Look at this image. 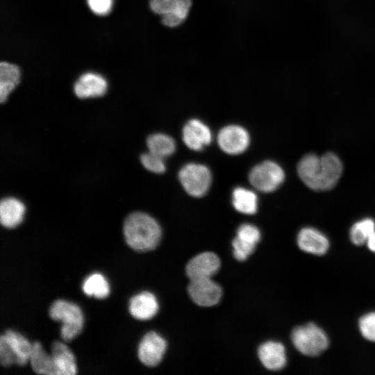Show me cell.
I'll use <instances>...</instances> for the list:
<instances>
[{
	"label": "cell",
	"instance_id": "obj_1",
	"mask_svg": "<svg viewBox=\"0 0 375 375\" xmlns=\"http://www.w3.org/2000/svg\"><path fill=\"white\" fill-rule=\"evenodd\" d=\"M343 170L339 157L331 152L319 156L305 155L297 165V173L303 183L315 191L332 189L339 181Z\"/></svg>",
	"mask_w": 375,
	"mask_h": 375
},
{
	"label": "cell",
	"instance_id": "obj_2",
	"mask_svg": "<svg viewBox=\"0 0 375 375\" xmlns=\"http://www.w3.org/2000/svg\"><path fill=\"white\" fill-rule=\"evenodd\" d=\"M123 232L126 244L139 252L154 249L161 238L159 224L154 218L142 212L131 213L125 219Z\"/></svg>",
	"mask_w": 375,
	"mask_h": 375
},
{
	"label": "cell",
	"instance_id": "obj_3",
	"mask_svg": "<svg viewBox=\"0 0 375 375\" xmlns=\"http://www.w3.org/2000/svg\"><path fill=\"white\" fill-rule=\"evenodd\" d=\"M49 314L52 319L62 323L60 335L63 340L71 341L81 332L83 315L80 307L76 304L57 299L50 306Z\"/></svg>",
	"mask_w": 375,
	"mask_h": 375
},
{
	"label": "cell",
	"instance_id": "obj_4",
	"mask_svg": "<svg viewBox=\"0 0 375 375\" xmlns=\"http://www.w3.org/2000/svg\"><path fill=\"white\" fill-rule=\"evenodd\" d=\"M291 338L295 348L308 356H317L328 346V339L325 332L312 323L295 328Z\"/></svg>",
	"mask_w": 375,
	"mask_h": 375
},
{
	"label": "cell",
	"instance_id": "obj_5",
	"mask_svg": "<svg viewBox=\"0 0 375 375\" xmlns=\"http://www.w3.org/2000/svg\"><path fill=\"white\" fill-rule=\"evenodd\" d=\"M178 178L183 188L190 195L200 197L208 190L212 177L206 166L197 163H188L179 171Z\"/></svg>",
	"mask_w": 375,
	"mask_h": 375
},
{
	"label": "cell",
	"instance_id": "obj_6",
	"mask_svg": "<svg viewBox=\"0 0 375 375\" xmlns=\"http://www.w3.org/2000/svg\"><path fill=\"white\" fill-rule=\"evenodd\" d=\"M249 178L251 184L258 190L271 192L283 183L285 173L278 164L266 160L252 168Z\"/></svg>",
	"mask_w": 375,
	"mask_h": 375
},
{
	"label": "cell",
	"instance_id": "obj_7",
	"mask_svg": "<svg viewBox=\"0 0 375 375\" xmlns=\"http://www.w3.org/2000/svg\"><path fill=\"white\" fill-rule=\"evenodd\" d=\"M192 0H150L151 10L162 16V22L174 27L181 24L187 17Z\"/></svg>",
	"mask_w": 375,
	"mask_h": 375
},
{
	"label": "cell",
	"instance_id": "obj_8",
	"mask_svg": "<svg viewBox=\"0 0 375 375\" xmlns=\"http://www.w3.org/2000/svg\"><path fill=\"white\" fill-rule=\"evenodd\" d=\"M166 349L165 340L157 333L151 331L144 335L139 344L138 358L144 365L155 367L162 360Z\"/></svg>",
	"mask_w": 375,
	"mask_h": 375
},
{
	"label": "cell",
	"instance_id": "obj_9",
	"mask_svg": "<svg viewBox=\"0 0 375 375\" xmlns=\"http://www.w3.org/2000/svg\"><path fill=\"white\" fill-rule=\"evenodd\" d=\"M188 294L197 305L210 307L216 305L222 294L221 287L211 278L191 280Z\"/></svg>",
	"mask_w": 375,
	"mask_h": 375
},
{
	"label": "cell",
	"instance_id": "obj_10",
	"mask_svg": "<svg viewBox=\"0 0 375 375\" xmlns=\"http://www.w3.org/2000/svg\"><path fill=\"white\" fill-rule=\"evenodd\" d=\"M217 141L223 151L235 155L247 149L249 144V135L243 127L229 125L220 130Z\"/></svg>",
	"mask_w": 375,
	"mask_h": 375
},
{
	"label": "cell",
	"instance_id": "obj_11",
	"mask_svg": "<svg viewBox=\"0 0 375 375\" xmlns=\"http://www.w3.org/2000/svg\"><path fill=\"white\" fill-rule=\"evenodd\" d=\"M220 260L212 252H203L192 258L187 264L185 272L191 280L211 278L219 270Z\"/></svg>",
	"mask_w": 375,
	"mask_h": 375
},
{
	"label": "cell",
	"instance_id": "obj_12",
	"mask_svg": "<svg viewBox=\"0 0 375 375\" xmlns=\"http://www.w3.org/2000/svg\"><path fill=\"white\" fill-rule=\"evenodd\" d=\"M107 88V81L104 77L97 73L87 72L75 82L74 92L80 99L94 98L103 96Z\"/></svg>",
	"mask_w": 375,
	"mask_h": 375
},
{
	"label": "cell",
	"instance_id": "obj_13",
	"mask_svg": "<svg viewBox=\"0 0 375 375\" xmlns=\"http://www.w3.org/2000/svg\"><path fill=\"white\" fill-rule=\"evenodd\" d=\"M183 140L192 150L200 151L212 140L210 128L200 120L193 119L187 122L183 129Z\"/></svg>",
	"mask_w": 375,
	"mask_h": 375
},
{
	"label": "cell",
	"instance_id": "obj_14",
	"mask_svg": "<svg viewBox=\"0 0 375 375\" xmlns=\"http://www.w3.org/2000/svg\"><path fill=\"white\" fill-rule=\"evenodd\" d=\"M297 242L300 249L317 256L326 253L329 247L328 238L312 227L302 228L297 235Z\"/></svg>",
	"mask_w": 375,
	"mask_h": 375
},
{
	"label": "cell",
	"instance_id": "obj_15",
	"mask_svg": "<svg viewBox=\"0 0 375 375\" xmlns=\"http://www.w3.org/2000/svg\"><path fill=\"white\" fill-rule=\"evenodd\" d=\"M159 306L156 297L149 292H142L133 296L129 301L131 315L139 320H147L154 317Z\"/></svg>",
	"mask_w": 375,
	"mask_h": 375
},
{
	"label": "cell",
	"instance_id": "obj_16",
	"mask_svg": "<svg viewBox=\"0 0 375 375\" xmlns=\"http://www.w3.org/2000/svg\"><path fill=\"white\" fill-rule=\"evenodd\" d=\"M258 354L262 364L269 370H280L286 364L285 349L279 342L269 341L262 344Z\"/></svg>",
	"mask_w": 375,
	"mask_h": 375
},
{
	"label": "cell",
	"instance_id": "obj_17",
	"mask_svg": "<svg viewBox=\"0 0 375 375\" xmlns=\"http://www.w3.org/2000/svg\"><path fill=\"white\" fill-rule=\"evenodd\" d=\"M51 356L57 375H74L77 372L75 357L63 342L54 341L51 344Z\"/></svg>",
	"mask_w": 375,
	"mask_h": 375
},
{
	"label": "cell",
	"instance_id": "obj_18",
	"mask_svg": "<svg viewBox=\"0 0 375 375\" xmlns=\"http://www.w3.org/2000/svg\"><path fill=\"white\" fill-rule=\"evenodd\" d=\"M25 206L19 199L7 197L1 200L0 203V222L3 226L13 228L23 220Z\"/></svg>",
	"mask_w": 375,
	"mask_h": 375
},
{
	"label": "cell",
	"instance_id": "obj_19",
	"mask_svg": "<svg viewBox=\"0 0 375 375\" xmlns=\"http://www.w3.org/2000/svg\"><path fill=\"white\" fill-rule=\"evenodd\" d=\"M16 360V365L24 366L29 361L32 343L19 333L8 329L3 334Z\"/></svg>",
	"mask_w": 375,
	"mask_h": 375
},
{
	"label": "cell",
	"instance_id": "obj_20",
	"mask_svg": "<svg viewBox=\"0 0 375 375\" xmlns=\"http://www.w3.org/2000/svg\"><path fill=\"white\" fill-rule=\"evenodd\" d=\"M21 72L13 63L3 61L0 63V101H6L10 93L20 81Z\"/></svg>",
	"mask_w": 375,
	"mask_h": 375
},
{
	"label": "cell",
	"instance_id": "obj_21",
	"mask_svg": "<svg viewBox=\"0 0 375 375\" xmlns=\"http://www.w3.org/2000/svg\"><path fill=\"white\" fill-rule=\"evenodd\" d=\"M31 367L38 374L57 375L51 354H48L40 342L32 343V351L29 358Z\"/></svg>",
	"mask_w": 375,
	"mask_h": 375
},
{
	"label": "cell",
	"instance_id": "obj_22",
	"mask_svg": "<svg viewBox=\"0 0 375 375\" xmlns=\"http://www.w3.org/2000/svg\"><path fill=\"white\" fill-rule=\"evenodd\" d=\"M232 199L233 205L238 212L247 215H252L256 212L258 199L253 192L238 187L233 190Z\"/></svg>",
	"mask_w": 375,
	"mask_h": 375
},
{
	"label": "cell",
	"instance_id": "obj_23",
	"mask_svg": "<svg viewBox=\"0 0 375 375\" xmlns=\"http://www.w3.org/2000/svg\"><path fill=\"white\" fill-rule=\"evenodd\" d=\"M149 151L162 158L172 155L176 149L174 140L169 135L162 133H155L147 139Z\"/></svg>",
	"mask_w": 375,
	"mask_h": 375
},
{
	"label": "cell",
	"instance_id": "obj_24",
	"mask_svg": "<svg viewBox=\"0 0 375 375\" xmlns=\"http://www.w3.org/2000/svg\"><path fill=\"white\" fill-rule=\"evenodd\" d=\"M82 288L86 295L98 299L106 298L110 293L109 284L100 273H93L88 276L83 281Z\"/></svg>",
	"mask_w": 375,
	"mask_h": 375
},
{
	"label": "cell",
	"instance_id": "obj_25",
	"mask_svg": "<svg viewBox=\"0 0 375 375\" xmlns=\"http://www.w3.org/2000/svg\"><path fill=\"white\" fill-rule=\"evenodd\" d=\"M375 231V222L365 218L355 223L350 229V239L358 246L366 243L369 235Z\"/></svg>",
	"mask_w": 375,
	"mask_h": 375
},
{
	"label": "cell",
	"instance_id": "obj_26",
	"mask_svg": "<svg viewBox=\"0 0 375 375\" xmlns=\"http://www.w3.org/2000/svg\"><path fill=\"white\" fill-rule=\"evenodd\" d=\"M235 238L244 243L256 247L260 239V233L256 226L243 224L239 226Z\"/></svg>",
	"mask_w": 375,
	"mask_h": 375
},
{
	"label": "cell",
	"instance_id": "obj_27",
	"mask_svg": "<svg viewBox=\"0 0 375 375\" xmlns=\"http://www.w3.org/2000/svg\"><path fill=\"white\" fill-rule=\"evenodd\" d=\"M140 161L147 170L153 173L161 174L165 171L164 158L150 151L142 154Z\"/></svg>",
	"mask_w": 375,
	"mask_h": 375
},
{
	"label": "cell",
	"instance_id": "obj_28",
	"mask_svg": "<svg viewBox=\"0 0 375 375\" xmlns=\"http://www.w3.org/2000/svg\"><path fill=\"white\" fill-rule=\"evenodd\" d=\"M358 326L366 340L375 342V312L362 316L359 320Z\"/></svg>",
	"mask_w": 375,
	"mask_h": 375
},
{
	"label": "cell",
	"instance_id": "obj_29",
	"mask_svg": "<svg viewBox=\"0 0 375 375\" xmlns=\"http://www.w3.org/2000/svg\"><path fill=\"white\" fill-rule=\"evenodd\" d=\"M86 3L90 10L99 16L109 14L113 6V0H86Z\"/></svg>",
	"mask_w": 375,
	"mask_h": 375
},
{
	"label": "cell",
	"instance_id": "obj_30",
	"mask_svg": "<svg viewBox=\"0 0 375 375\" xmlns=\"http://www.w3.org/2000/svg\"><path fill=\"white\" fill-rule=\"evenodd\" d=\"M0 363L4 367L16 365L15 358L3 334L0 337Z\"/></svg>",
	"mask_w": 375,
	"mask_h": 375
},
{
	"label": "cell",
	"instance_id": "obj_31",
	"mask_svg": "<svg viewBox=\"0 0 375 375\" xmlns=\"http://www.w3.org/2000/svg\"><path fill=\"white\" fill-rule=\"evenodd\" d=\"M233 254L235 258L240 261L244 260L251 254L256 247L245 244L236 238L233 241Z\"/></svg>",
	"mask_w": 375,
	"mask_h": 375
},
{
	"label": "cell",
	"instance_id": "obj_32",
	"mask_svg": "<svg viewBox=\"0 0 375 375\" xmlns=\"http://www.w3.org/2000/svg\"><path fill=\"white\" fill-rule=\"evenodd\" d=\"M366 244L369 249L375 253V231L369 235Z\"/></svg>",
	"mask_w": 375,
	"mask_h": 375
}]
</instances>
